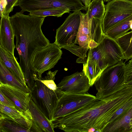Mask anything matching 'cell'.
Segmentation results:
<instances>
[{
    "label": "cell",
    "instance_id": "6da1fadb",
    "mask_svg": "<svg viewBox=\"0 0 132 132\" xmlns=\"http://www.w3.org/2000/svg\"><path fill=\"white\" fill-rule=\"evenodd\" d=\"M126 102L115 91L103 99L96 100L84 107L52 121L54 127L66 132H102L115 112Z\"/></svg>",
    "mask_w": 132,
    "mask_h": 132
},
{
    "label": "cell",
    "instance_id": "7a4b0ae2",
    "mask_svg": "<svg viewBox=\"0 0 132 132\" xmlns=\"http://www.w3.org/2000/svg\"><path fill=\"white\" fill-rule=\"evenodd\" d=\"M45 18L25 15L21 11L9 17L16 39L15 48L19 57V64L30 90L37 77L31 69L32 58L36 52L50 43L41 29Z\"/></svg>",
    "mask_w": 132,
    "mask_h": 132
},
{
    "label": "cell",
    "instance_id": "3957f363",
    "mask_svg": "<svg viewBox=\"0 0 132 132\" xmlns=\"http://www.w3.org/2000/svg\"><path fill=\"white\" fill-rule=\"evenodd\" d=\"M125 62L121 61L106 68L94 83L97 91L96 100H103L107 95L125 84Z\"/></svg>",
    "mask_w": 132,
    "mask_h": 132
},
{
    "label": "cell",
    "instance_id": "277c9868",
    "mask_svg": "<svg viewBox=\"0 0 132 132\" xmlns=\"http://www.w3.org/2000/svg\"><path fill=\"white\" fill-rule=\"evenodd\" d=\"M64 93L59 88L53 90L36 80L30 95L34 102L52 121L55 107L59 99Z\"/></svg>",
    "mask_w": 132,
    "mask_h": 132
},
{
    "label": "cell",
    "instance_id": "5b68a950",
    "mask_svg": "<svg viewBox=\"0 0 132 132\" xmlns=\"http://www.w3.org/2000/svg\"><path fill=\"white\" fill-rule=\"evenodd\" d=\"M17 6L21 11L30 12L55 8H62L71 11H85L86 7L81 0H19Z\"/></svg>",
    "mask_w": 132,
    "mask_h": 132
},
{
    "label": "cell",
    "instance_id": "8992f818",
    "mask_svg": "<svg viewBox=\"0 0 132 132\" xmlns=\"http://www.w3.org/2000/svg\"><path fill=\"white\" fill-rule=\"evenodd\" d=\"M61 48L54 43L36 52L31 63L32 71L38 79L42 78L45 71L53 68L61 58L62 54Z\"/></svg>",
    "mask_w": 132,
    "mask_h": 132
},
{
    "label": "cell",
    "instance_id": "52a82bcc",
    "mask_svg": "<svg viewBox=\"0 0 132 132\" xmlns=\"http://www.w3.org/2000/svg\"><path fill=\"white\" fill-rule=\"evenodd\" d=\"M80 11L70 13L56 29L54 43L61 49L68 50L75 44L81 22Z\"/></svg>",
    "mask_w": 132,
    "mask_h": 132
},
{
    "label": "cell",
    "instance_id": "ba28073f",
    "mask_svg": "<svg viewBox=\"0 0 132 132\" xmlns=\"http://www.w3.org/2000/svg\"><path fill=\"white\" fill-rule=\"evenodd\" d=\"M105 12L102 20L104 33L122 20L132 15V1L112 0L105 5Z\"/></svg>",
    "mask_w": 132,
    "mask_h": 132
},
{
    "label": "cell",
    "instance_id": "9c48e42d",
    "mask_svg": "<svg viewBox=\"0 0 132 132\" xmlns=\"http://www.w3.org/2000/svg\"><path fill=\"white\" fill-rule=\"evenodd\" d=\"M96 99V96L88 93H64L57 103L54 111L52 121L68 115Z\"/></svg>",
    "mask_w": 132,
    "mask_h": 132
},
{
    "label": "cell",
    "instance_id": "30bf717a",
    "mask_svg": "<svg viewBox=\"0 0 132 132\" xmlns=\"http://www.w3.org/2000/svg\"><path fill=\"white\" fill-rule=\"evenodd\" d=\"M81 22L77 39L88 44L89 49L96 47L101 42L104 35L103 31L102 21L93 18L91 21L87 13L80 12Z\"/></svg>",
    "mask_w": 132,
    "mask_h": 132
},
{
    "label": "cell",
    "instance_id": "8fae6325",
    "mask_svg": "<svg viewBox=\"0 0 132 132\" xmlns=\"http://www.w3.org/2000/svg\"><path fill=\"white\" fill-rule=\"evenodd\" d=\"M57 85L64 93L69 94L86 93L91 87L88 77L82 71L64 77Z\"/></svg>",
    "mask_w": 132,
    "mask_h": 132
},
{
    "label": "cell",
    "instance_id": "7c38bea8",
    "mask_svg": "<svg viewBox=\"0 0 132 132\" xmlns=\"http://www.w3.org/2000/svg\"><path fill=\"white\" fill-rule=\"evenodd\" d=\"M28 111L26 114L32 132H54L55 128L50 120L30 97Z\"/></svg>",
    "mask_w": 132,
    "mask_h": 132
},
{
    "label": "cell",
    "instance_id": "4fadbf2b",
    "mask_svg": "<svg viewBox=\"0 0 132 132\" xmlns=\"http://www.w3.org/2000/svg\"><path fill=\"white\" fill-rule=\"evenodd\" d=\"M98 45L103 53L104 63L107 67L125 60L122 51L116 40L104 35Z\"/></svg>",
    "mask_w": 132,
    "mask_h": 132
},
{
    "label": "cell",
    "instance_id": "5bb4252c",
    "mask_svg": "<svg viewBox=\"0 0 132 132\" xmlns=\"http://www.w3.org/2000/svg\"><path fill=\"white\" fill-rule=\"evenodd\" d=\"M0 91L13 103L18 110L24 113L28 110L30 97V93L1 82Z\"/></svg>",
    "mask_w": 132,
    "mask_h": 132
},
{
    "label": "cell",
    "instance_id": "9a60e30c",
    "mask_svg": "<svg viewBox=\"0 0 132 132\" xmlns=\"http://www.w3.org/2000/svg\"><path fill=\"white\" fill-rule=\"evenodd\" d=\"M9 17L3 15L1 20L0 46L5 50L14 55L15 45L14 34Z\"/></svg>",
    "mask_w": 132,
    "mask_h": 132
},
{
    "label": "cell",
    "instance_id": "2e32d148",
    "mask_svg": "<svg viewBox=\"0 0 132 132\" xmlns=\"http://www.w3.org/2000/svg\"><path fill=\"white\" fill-rule=\"evenodd\" d=\"M0 62L21 83L26 85L21 67L13 54L0 46Z\"/></svg>",
    "mask_w": 132,
    "mask_h": 132
},
{
    "label": "cell",
    "instance_id": "e0dca14e",
    "mask_svg": "<svg viewBox=\"0 0 132 132\" xmlns=\"http://www.w3.org/2000/svg\"><path fill=\"white\" fill-rule=\"evenodd\" d=\"M102 132H132V108L118 120L108 124Z\"/></svg>",
    "mask_w": 132,
    "mask_h": 132
},
{
    "label": "cell",
    "instance_id": "ac0fdd59",
    "mask_svg": "<svg viewBox=\"0 0 132 132\" xmlns=\"http://www.w3.org/2000/svg\"><path fill=\"white\" fill-rule=\"evenodd\" d=\"M0 118L14 121L27 127L30 130L28 122L23 112L0 104Z\"/></svg>",
    "mask_w": 132,
    "mask_h": 132
},
{
    "label": "cell",
    "instance_id": "d6986e66",
    "mask_svg": "<svg viewBox=\"0 0 132 132\" xmlns=\"http://www.w3.org/2000/svg\"><path fill=\"white\" fill-rule=\"evenodd\" d=\"M0 82L15 87L27 92L31 93L28 87L20 81L1 62Z\"/></svg>",
    "mask_w": 132,
    "mask_h": 132
},
{
    "label": "cell",
    "instance_id": "ffe728a7",
    "mask_svg": "<svg viewBox=\"0 0 132 132\" xmlns=\"http://www.w3.org/2000/svg\"><path fill=\"white\" fill-rule=\"evenodd\" d=\"M132 19V15L116 24L104 33V35L116 40L125 34L130 28L129 21Z\"/></svg>",
    "mask_w": 132,
    "mask_h": 132
},
{
    "label": "cell",
    "instance_id": "44dd1931",
    "mask_svg": "<svg viewBox=\"0 0 132 132\" xmlns=\"http://www.w3.org/2000/svg\"><path fill=\"white\" fill-rule=\"evenodd\" d=\"M82 71L88 77L90 86L94 85L96 79L103 71L95 63L87 59L83 63Z\"/></svg>",
    "mask_w": 132,
    "mask_h": 132
},
{
    "label": "cell",
    "instance_id": "7402d4cb",
    "mask_svg": "<svg viewBox=\"0 0 132 132\" xmlns=\"http://www.w3.org/2000/svg\"><path fill=\"white\" fill-rule=\"evenodd\" d=\"M103 0H92L86 11L89 20L93 18L102 20L105 12Z\"/></svg>",
    "mask_w": 132,
    "mask_h": 132
},
{
    "label": "cell",
    "instance_id": "603a6c76",
    "mask_svg": "<svg viewBox=\"0 0 132 132\" xmlns=\"http://www.w3.org/2000/svg\"><path fill=\"white\" fill-rule=\"evenodd\" d=\"M116 40L125 57L126 61L132 58V31L127 32Z\"/></svg>",
    "mask_w": 132,
    "mask_h": 132
},
{
    "label": "cell",
    "instance_id": "cb8c5ba5",
    "mask_svg": "<svg viewBox=\"0 0 132 132\" xmlns=\"http://www.w3.org/2000/svg\"><path fill=\"white\" fill-rule=\"evenodd\" d=\"M0 132H30L27 127L8 119L0 118Z\"/></svg>",
    "mask_w": 132,
    "mask_h": 132
},
{
    "label": "cell",
    "instance_id": "d4e9b609",
    "mask_svg": "<svg viewBox=\"0 0 132 132\" xmlns=\"http://www.w3.org/2000/svg\"><path fill=\"white\" fill-rule=\"evenodd\" d=\"M70 11V10L62 8L32 11L29 12V15L45 17L50 16L58 17H61L65 13H69Z\"/></svg>",
    "mask_w": 132,
    "mask_h": 132
},
{
    "label": "cell",
    "instance_id": "484cf974",
    "mask_svg": "<svg viewBox=\"0 0 132 132\" xmlns=\"http://www.w3.org/2000/svg\"><path fill=\"white\" fill-rule=\"evenodd\" d=\"M57 71V70H56L54 72H52L50 71H49L46 73V76L40 79L37 78L36 80L41 82L50 89L54 91L56 90L58 88L54 80L55 79V76Z\"/></svg>",
    "mask_w": 132,
    "mask_h": 132
},
{
    "label": "cell",
    "instance_id": "4316f807",
    "mask_svg": "<svg viewBox=\"0 0 132 132\" xmlns=\"http://www.w3.org/2000/svg\"><path fill=\"white\" fill-rule=\"evenodd\" d=\"M125 84L132 85V58L125 65Z\"/></svg>",
    "mask_w": 132,
    "mask_h": 132
},
{
    "label": "cell",
    "instance_id": "83f0119b",
    "mask_svg": "<svg viewBox=\"0 0 132 132\" xmlns=\"http://www.w3.org/2000/svg\"><path fill=\"white\" fill-rule=\"evenodd\" d=\"M19 0H5L6 5L3 15L7 17L9 16V13L13 11L15 6H17Z\"/></svg>",
    "mask_w": 132,
    "mask_h": 132
},
{
    "label": "cell",
    "instance_id": "f1b7e54d",
    "mask_svg": "<svg viewBox=\"0 0 132 132\" xmlns=\"http://www.w3.org/2000/svg\"><path fill=\"white\" fill-rule=\"evenodd\" d=\"M0 104L17 109L13 103L5 96L1 91H0Z\"/></svg>",
    "mask_w": 132,
    "mask_h": 132
},
{
    "label": "cell",
    "instance_id": "f546056e",
    "mask_svg": "<svg viewBox=\"0 0 132 132\" xmlns=\"http://www.w3.org/2000/svg\"><path fill=\"white\" fill-rule=\"evenodd\" d=\"M6 5L5 0H0V15L1 17L5 9Z\"/></svg>",
    "mask_w": 132,
    "mask_h": 132
},
{
    "label": "cell",
    "instance_id": "4dcf8cb0",
    "mask_svg": "<svg viewBox=\"0 0 132 132\" xmlns=\"http://www.w3.org/2000/svg\"><path fill=\"white\" fill-rule=\"evenodd\" d=\"M82 3H83L84 5L87 8L88 7L91 2L90 0H81Z\"/></svg>",
    "mask_w": 132,
    "mask_h": 132
},
{
    "label": "cell",
    "instance_id": "1f68e13d",
    "mask_svg": "<svg viewBox=\"0 0 132 132\" xmlns=\"http://www.w3.org/2000/svg\"><path fill=\"white\" fill-rule=\"evenodd\" d=\"M129 25L130 29H131L132 31V19L129 21Z\"/></svg>",
    "mask_w": 132,
    "mask_h": 132
},
{
    "label": "cell",
    "instance_id": "d6a6232c",
    "mask_svg": "<svg viewBox=\"0 0 132 132\" xmlns=\"http://www.w3.org/2000/svg\"><path fill=\"white\" fill-rule=\"evenodd\" d=\"M104 2H108L109 1H112V0H103ZM129 1H132V0H128Z\"/></svg>",
    "mask_w": 132,
    "mask_h": 132
},
{
    "label": "cell",
    "instance_id": "836d02e7",
    "mask_svg": "<svg viewBox=\"0 0 132 132\" xmlns=\"http://www.w3.org/2000/svg\"><path fill=\"white\" fill-rule=\"evenodd\" d=\"M91 0V1L92 0Z\"/></svg>",
    "mask_w": 132,
    "mask_h": 132
}]
</instances>
